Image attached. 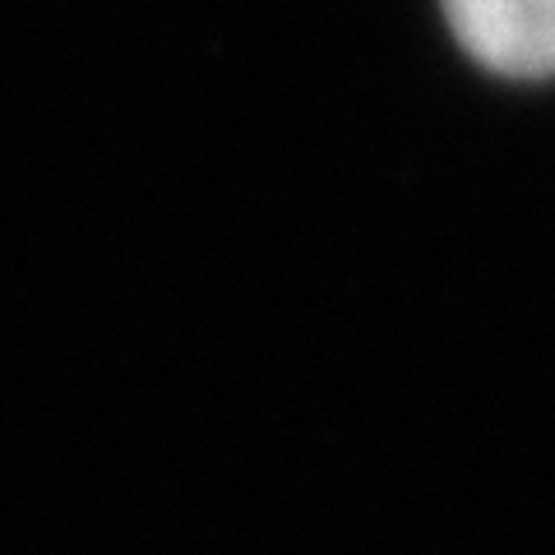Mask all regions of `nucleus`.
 I'll return each instance as SVG.
<instances>
[{
    "label": "nucleus",
    "instance_id": "obj_1",
    "mask_svg": "<svg viewBox=\"0 0 555 555\" xmlns=\"http://www.w3.org/2000/svg\"><path fill=\"white\" fill-rule=\"evenodd\" d=\"M459 42L514 79L555 75V0H444Z\"/></svg>",
    "mask_w": 555,
    "mask_h": 555
}]
</instances>
